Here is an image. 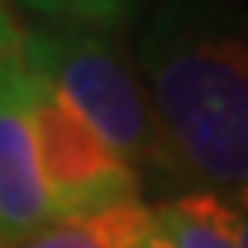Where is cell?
<instances>
[{"label":"cell","instance_id":"6da1fadb","mask_svg":"<svg viewBox=\"0 0 248 248\" xmlns=\"http://www.w3.org/2000/svg\"><path fill=\"white\" fill-rule=\"evenodd\" d=\"M135 66L176 193L248 197V28L231 0H159Z\"/></svg>","mask_w":248,"mask_h":248},{"label":"cell","instance_id":"7a4b0ae2","mask_svg":"<svg viewBox=\"0 0 248 248\" xmlns=\"http://www.w3.org/2000/svg\"><path fill=\"white\" fill-rule=\"evenodd\" d=\"M24 62L121 162L138 172L141 186H172L166 141L141 73L107 28L55 21L24 31Z\"/></svg>","mask_w":248,"mask_h":248},{"label":"cell","instance_id":"3957f363","mask_svg":"<svg viewBox=\"0 0 248 248\" xmlns=\"http://www.w3.org/2000/svg\"><path fill=\"white\" fill-rule=\"evenodd\" d=\"M24 100L55 217H76L141 197L138 172L121 162L35 69H28Z\"/></svg>","mask_w":248,"mask_h":248},{"label":"cell","instance_id":"277c9868","mask_svg":"<svg viewBox=\"0 0 248 248\" xmlns=\"http://www.w3.org/2000/svg\"><path fill=\"white\" fill-rule=\"evenodd\" d=\"M28 62L0 79V248L55 221L24 100Z\"/></svg>","mask_w":248,"mask_h":248},{"label":"cell","instance_id":"5b68a950","mask_svg":"<svg viewBox=\"0 0 248 248\" xmlns=\"http://www.w3.org/2000/svg\"><path fill=\"white\" fill-rule=\"evenodd\" d=\"M152 228L155 214L145 203V197H138L104 210L55 217L52 224L38 228L11 248H141Z\"/></svg>","mask_w":248,"mask_h":248},{"label":"cell","instance_id":"8992f818","mask_svg":"<svg viewBox=\"0 0 248 248\" xmlns=\"http://www.w3.org/2000/svg\"><path fill=\"white\" fill-rule=\"evenodd\" d=\"M152 214L172 248H241L238 210L214 193H172Z\"/></svg>","mask_w":248,"mask_h":248},{"label":"cell","instance_id":"52a82bcc","mask_svg":"<svg viewBox=\"0 0 248 248\" xmlns=\"http://www.w3.org/2000/svg\"><path fill=\"white\" fill-rule=\"evenodd\" d=\"M31 11H38L52 21L90 24V28H117L124 17H131L138 0H24Z\"/></svg>","mask_w":248,"mask_h":248},{"label":"cell","instance_id":"ba28073f","mask_svg":"<svg viewBox=\"0 0 248 248\" xmlns=\"http://www.w3.org/2000/svg\"><path fill=\"white\" fill-rule=\"evenodd\" d=\"M24 66V28L11 14L7 0H0V79Z\"/></svg>","mask_w":248,"mask_h":248},{"label":"cell","instance_id":"9c48e42d","mask_svg":"<svg viewBox=\"0 0 248 248\" xmlns=\"http://www.w3.org/2000/svg\"><path fill=\"white\" fill-rule=\"evenodd\" d=\"M234 210H238V234H241V248H248V197H245Z\"/></svg>","mask_w":248,"mask_h":248},{"label":"cell","instance_id":"30bf717a","mask_svg":"<svg viewBox=\"0 0 248 248\" xmlns=\"http://www.w3.org/2000/svg\"><path fill=\"white\" fill-rule=\"evenodd\" d=\"M141 248H172V245H169V241L159 234V228H152V234L141 241Z\"/></svg>","mask_w":248,"mask_h":248}]
</instances>
